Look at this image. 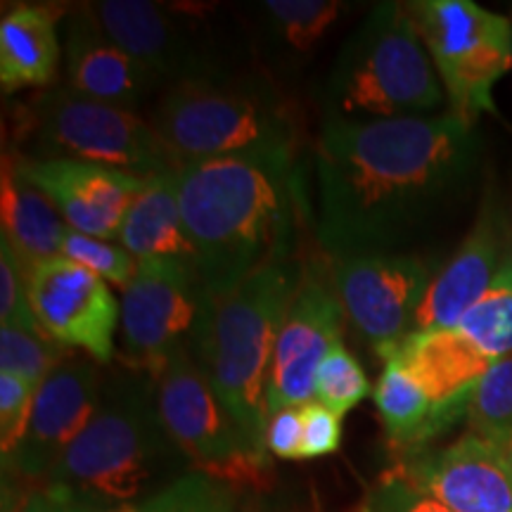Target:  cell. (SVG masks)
Returning a JSON list of instances; mask_svg holds the SVG:
<instances>
[{
	"label": "cell",
	"mask_w": 512,
	"mask_h": 512,
	"mask_svg": "<svg viewBox=\"0 0 512 512\" xmlns=\"http://www.w3.org/2000/svg\"><path fill=\"white\" fill-rule=\"evenodd\" d=\"M316 240L330 259L406 254L470 195L482 166L477 124L434 117L325 119L316 150Z\"/></svg>",
	"instance_id": "1"
},
{
	"label": "cell",
	"mask_w": 512,
	"mask_h": 512,
	"mask_svg": "<svg viewBox=\"0 0 512 512\" xmlns=\"http://www.w3.org/2000/svg\"><path fill=\"white\" fill-rule=\"evenodd\" d=\"M197 271L219 299L268 266L290 264L302 223L297 159L221 157L176 171Z\"/></svg>",
	"instance_id": "2"
},
{
	"label": "cell",
	"mask_w": 512,
	"mask_h": 512,
	"mask_svg": "<svg viewBox=\"0 0 512 512\" xmlns=\"http://www.w3.org/2000/svg\"><path fill=\"white\" fill-rule=\"evenodd\" d=\"M185 460L166 432L157 401L155 377H131L117 382L98 411L67 448L48 479L62 494L119 510L136 501L166 472Z\"/></svg>",
	"instance_id": "3"
},
{
	"label": "cell",
	"mask_w": 512,
	"mask_h": 512,
	"mask_svg": "<svg viewBox=\"0 0 512 512\" xmlns=\"http://www.w3.org/2000/svg\"><path fill=\"white\" fill-rule=\"evenodd\" d=\"M446 93L406 3H377L339 48L323 86L325 119L434 117Z\"/></svg>",
	"instance_id": "4"
},
{
	"label": "cell",
	"mask_w": 512,
	"mask_h": 512,
	"mask_svg": "<svg viewBox=\"0 0 512 512\" xmlns=\"http://www.w3.org/2000/svg\"><path fill=\"white\" fill-rule=\"evenodd\" d=\"M152 128L178 162L221 157L297 159L302 143L294 105L271 83L226 76L166 88L152 110Z\"/></svg>",
	"instance_id": "5"
},
{
	"label": "cell",
	"mask_w": 512,
	"mask_h": 512,
	"mask_svg": "<svg viewBox=\"0 0 512 512\" xmlns=\"http://www.w3.org/2000/svg\"><path fill=\"white\" fill-rule=\"evenodd\" d=\"M299 278L302 268L294 261L268 266L216 299L207 342L197 358L247 446L264 458L268 373Z\"/></svg>",
	"instance_id": "6"
},
{
	"label": "cell",
	"mask_w": 512,
	"mask_h": 512,
	"mask_svg": "<svg viewBox=\"0 0 512 512\" xmlns=\"http://www.w3.org/2000/svg\"><path fill=\"white\" fill-rule=\"evenodd\" d=\"M432 57L448 110L470 124L498 114L494 88L512 69V19L472 0L406 3Z\"/></svg>",
	"instance_id": "7"
},
{
	"label": "cell",
	"mask_w": 512,
	"mask_h": 512,
	"mask_svg": "<svg viewBox=\"0 0 512 512\" xmlns=\"http://www.w3.org/2000/svg\"><path fill=\"white\" fill-rule=\"evenodd\" d=\"M29 121L38 159H74L145 178L178 171L150 121L124 107L83 98L69 86L38 95Z\"/></svg>",
	"instance_id": "8"
},
{
	"label": "cell",
	"mask_w": 512,
	"mask_h": 512,
	"mask_svg": "<svg viewBox=\"0 0 512 512\" xmlns=\"http://www.w3.org/2000/svg\"><path fill=\"white\" fill-rule=\"evenodd\" d=\"M216 299L200 271L183 261H138L121 302V342L128 366L155 377L171 358H200Z\"/></svg>",
	"instance_id": "9"
},
{
	"label": "cell",
	"mask_w": 512,
	"mask_h": 512,
	"mask_svg": "<svg viewBox=\"0 0 512 512\" xmlns=\"http://www.w3.org/2000/svg\"><path fill=\"white\" fill-rule=\"evenodd\" d=\"M162 422L185 460L230 489H261L271 479V463L247 446L209 377L190 354L171 358L157 380Z\"/></svg>",
	"instance_id": "10"
},
{
	"label": "cell",
	"mask_w": 512,
	"mask_h": 512,
	"mask_svg": "<svg viewBox=\"0 0 512 512\" xmlns=\"http://www.w3.org/2000/svg\"><path fill=\"white\" fill-rule=\"evenodd\" d=\"M332 283L342 309L384 358L415 330V316L434 273L415 254H366L332 259Z\"/></svg>",
	"instance_id": "11"
},
{
	"label": "cell",
	"mask_w": 512,
	"mask_h": 512,
	"mask_svg": "<svg viewBox=\"0 0 512 512\" xmlns=\"http://www.w3.org/2000/svg\"><path fill=\"white\" fill-rule=\"evenodd\" d=\"M344 318L347 313L332 275H325L313 264L302 268V278L275 339L266 392L268 415L313 401L320 363L342 342Z\"/></svg>",
	"instance_id": "12"
},
{
	"label": "cell",
	"mask_w": 512,
	"mask_h": 512,
	"mask_svg": "<svg viewBox=\"0 0 512 512\" xmlns=\"http://www.w3.org/2000/svg\"><path fill=\"white\" fill-rule=\"evenodd\" d=\"M91 10L105 34L155 76L159 86L233 76L216 48L178 10L147 0H105Z\"/></svg>",
	"instance_id": "13"
},
{
	"label": "cell",
	"mask_w": 512,
	"mask_h": 512,
	"mask_svg": "<svg viewBox=\"0 0 512 512\" xmlns=\"http://www.w3.org/2000/svg\"><path fill=\"white\" fill-rule=\"evenodd\" d=\"M31 311L50 339L64 349L86 351L95 363H110L121 309L105 280L67 256L29 271Z\"/></svg>",
	"instance_id": "14"
},
{
	"label": "cell",
	"mask_w": 512,
	"mask_h": 512,
	"mask_svg": "<svg viewBox=\"0 0 512 512\" xmlns=\"http://www.w3.org/2000/svg\"><path fill=\"white\" fill-rule=\"evenodd\" d=\"M17 174L53 202L76 233L117 242L121 223L150 176L74 159L12 157Z\"/></svg>",
	"instance_id": "15"
},
{
	"label": "cell",
	"mask_w": 512,
	"mask_h": 512,
	"mask_svg": "<svg viewBox=\"0 0 512 512\" xmlns=\"http://www.w3.org/2000/svg\"><path fill=\"white\" fill-rule=\"evenodd\" d=\"M100 389L95 361L69 358L36 389L22 444L3 467L24 482L50 479L67 448L79 439L98 411Z\"/></svg>",
	"instance_id": "16"
},
{
	"label": "cell",
	"mask_w": 512,
	"mask_h": 512,
	"mask_svg": "<svg viewBox=\"0 0 512 512\" xmlns=\"http://www.w3.org/2000/svg\"><path fill=\"white\" fill-rule=\"evenodd\" d=\"M394 472L453 512H512V472L479 434L467 432L437 451L413 453Z\"/></svg>",
	"instance_id": "17"
},
{
	"label": "cell",
	"mask_w": 512,
	"mask_h": 512,
	"mask_svg": "<svg viewBox=\"0 0 512 512\" xmlns=\"http://www.w3.org/2000/svg\"><path fill=\"white\" fill-rule=\"evenodd\" d=\"M503 252L505 230L501 216L491 204H486L446 266L434 273L415 316L413 332L458 328L460 318L479 302V297L489 290L496 275L510 261V254Z\"/></svg>",
	"instance_id": "18"
},
{
	"label": "cell",
	"mask_w": 512,
	"mask_h": 512,
	"mask_svg": "<svg viewBox=\"0 0 512 512\" xmlns=\"http://www.w3.org/2000/svg\"><path fill=\"white\" fill-rule=\"evenodd\" d=\"M64 69L74 93L131 112L159 88L155 76L105 34L91 8L76 10L67 19Z\"/></svg>",
	"instance_id": "19"
},
{
	"label": "cell",
	"mask_w": 512,
	"mask_h": 512,
	"mask_svg": "<svg viewBox=\"0 0 512 512\" xmlns=\"http://www.w3.org/2000/svg\"><path fill=\"white\" fill-rule=\"evenodd\" d=\"M389 356L399 358L437 406H470L479 380L496 363L458 328L411 332Z\"/></svg>",
	"instance_id": "20"
},
{
	"label": "cell",
	"mask_w": 512,
	"mask_h": 512,
	"mask_svg": "<svg viewBox=\"0 0 512 512\" xmlns=\"http://www.w3.org/2000/svg\"><path fill=\"white\" fill-rule=\"evenodd\" d=\"M117 245L138 261H183L197 268V254L178 204L176 171L147 178L121 223Z\"/></svg>",
	"instance_id": "21"
},
{
	"label": "cell",
	"mask_w": 512,
	"mask_h": 512,
	"mask_svg": "<svg viewBox=\"0 0 512 512\" xmlns=\"http://www.w3.org/2000/svg\"><path fill=\"white\" fill-rule=\"evenodd\" d=\"M373 399L389 441L411 453H420L458 420H467L470 411V406H437L394 356L384 358Z\"/></svg>",
	"instance_id": "22"
},
{
	"label": "cell",
	"mask_w": 512,
	"mask_h": 512,
	"mask_svg": "<svg viewBox=\"0 0 512 512\" xmlns=\"http://www.w3.org/2000/svg\"><path fill=\"white\" fill-rule=\"evenodd\" d=\"M60 38L50 10L19 5L0 22V86L3 93L46 88L60 67Z\"/></svg>",
	"instance_id": "23"
},
{
	"label": "cell",
	"mask_w": 512,
	"mask_h": 512,
	"mask_svg": "<svg viewBox=\"0 0 512 512\" xmlns=\"http://www.w3.org/2000/svg\"><path fill=\"white\" fill-rule=\"evenodd\" d=\"M0 223L3 238L10 242L19 259L31 268L62 254V242L69 226L53 202L17 174L12 159L5 157L0 183Z\"/></svg>",
	"instance_id": "24"
},
{
	"label": "cell",
	"mask_w": 512,
	"mask_h": 512,
	"mask_svg": "<svg viewBox=\"0 0 512 512\" xmlns=\"http://www.w3.org/2000/svg\"><path fill=\"white\" fill-rule=\"evenodd\" d=\"M259 8L275 57L299 62L325 41L347 5L337 0H266Z\"/></svg>",
	"instance_id": "25"
},
{
	"label": "cell",
	"mask_w": 512,
	"mask_h": 512,
	"mask_svg": "<svg viewBox=\"0 0 512 512\" xmlns=\"http://www.w3.org/2000/svg\"><path fill=\"white\" fill-rule=\"evenodd\" d=\"M463 332L494 361L512 356V266L510 261L496 275L479 302L460 318Z\"/></svg>",
	"instance_id": "26"
},
{
	"label": "cell",
	"mask_w": 512,
	"mask_h": 512,
	"mask_svg": "<svg viewBox=\"0 0 512 512\" xmlns=\"http://www.w3.org/2000/svg\"><path fill=\"white\" fill-rule=\"evenodd\" d=\"M67 361L64 347L43 330H24L3 325L0 328V373L22 377L41 387L43 380Z\"/></svg>",
	"instance_id": "27"
},
{
	"label": "cell",
	"mask_w": 512,
	"mask_h": 512,
	"mask_svg": "<svg viewBox=\"0 0 512 512\" xmlns=\"http://www.w3.org/2000/svg\"><path fill=\"white\" fill-rule=\"evenodd\" d=\"M370 392H373V387H370L366 370L342 342H337L320 363L316 377V401L330 408L339 418H344L349 411H354L358 403L366 401Z\"/></svg>",
	"instance_id": "28"
},
{
	"label": "cell",
	"mask_w": 512,
	"mask_h": 512,
	"mask_svg": "<svg viewBox=\"0 0 512 512\" xmlns=\"http://www.w3.org/2000/svg\"><path fill=\"white\" fill-rule=\"evenodd\" d=\"M467 427L484 439H496L512 427V356L491 366L472 394Z\"/></svg>",
	"instance_id": "29"
},
{
	"label": "cell",
	"mask_w": 512,
	"mask_h": 512,
	"mask_svg": "<svg viewBox=\"0 0 512 512\" xmlns=\"http://www.w3.org/2000/svg\"><path fill=\"white\" fill-rule=\"evenodd\" d=\"M238 498L230 486L202 472H185L147 498L143 512H233Z\"/></svg>",
	"instance_id": "30"
},
{
	"label": "cell",
	"mask_w": 512,
	"mask_h": 512,
	"mask_svg": "<svg viewBox=\"0 0 512 512\" xmlns=\"http://www.w3.org/2000/svg\"><path fill=\"white\" fill-rule=\"evenodd\" d=\"M76 264L86 266L88 271L100 275L105 283H112L126 290L128 283L133 280L138 268V259L126 252L121 245H114L110 240L91 238V235L76 233L69 228L62 242V254Z\"/></svg>",
	"instance_id": "31"
},
{
	"label": "cell",
	"mask_w": 512,
	"mask_h": 512,
	"mask_svg": "<svg viewBox=\"0 0 512 512\" xmlns=\"http://www.w3.org/2000/svg\"><path fill=\"white\" fill-rule=\"evenodd\" d=\"M0 320L12 328L41 330L29 302V268L5 238H0Z\"/></svg>",
	"instance_id": "32"
},
{
	"label": "cell",
	"mask_w": 512,
	"mask_h": 512,
	"mask_svg": "<svg viewBox=\"0 0 512 512\" xmlns=\"http://www.w3.org/2000/svg\"><path fill=\"white\" fill-rule=\"evenodd\" d=\"M36 389L38 387L22 377L0 373V453H3V463L10 460L27 434Z\"/></svg>",
	"instance_id": "33"
},
{
	"label": "cell",
	"mask_w": 512,
	"mask_h": 512,
	"mask_svg": "<svg viewBox=\"0 0 512 512\" xmlns=\"http://www.w3.org/2000/svg\"><path fill=\"white\" fill-rule=\"evenodd\" d=\"M363 512H453L441 505L437 498L427 496L418 486L403 479L399 472H389L380 484L370 491Z\"/></svg>",
	"instance_id": "34"
},
{
	"label": "cell",
	"mask_w": 512,
	"mask_h": 512,
	"mask_svg": "<svg viewBox=\"0 0 512 512\" xmlns=\"http://www.w3.org/2000/svg\"><path fill=\"white\" fill-rule=\"evenodd\" d=\"M302 418V458H323L335 453L339 444H342V418L318 401L306 403L302 408Z\"/></svg>",
	"instance_id": "35"
},
{
	"label": "cell",
	"mask_w": 512,
	"mask_h": 512,
	"mask_svg": "<svg viewBox=\"0 0 512 512\" xmlns=\"http://www.w3.org/2000/svg\"><path fill=\"white\" fill-rule=\"evenodd\" d=\"M302 408L292 406L268 415V430H266L268 456H275L280 460H302V441H304Z\"/></svg>",
	"instance_id": "36"
},
{
	"label": "cell",
	"mask_w": 512,
	"mask_h": 512,
	"mask_svg": "<svg viewBox=\"0 0 512 512\" xmlns=\"http://www.w3.org/2000/svg\"><path fill=\"white\" fill-rule=\"evenodd\" d=\"M3 512H62V501L48 486L43 491H24L3 498Z\"/></svg>",
	"instance_id": "37"
},
{
	"label": "cell",
	"mask_w": 512,
	"mask_h": 512,
	"mask_svg": "<svg viewBox=\"0 0 512 512\" xmlns=\"http://www.w3.org/2000/svg\"><path fill=\"white\" fill-rule=\"evenodd\" d=\"M48 489H50V486H48ZM50 491H55V489H50ZM55 494L60 496V501H62V512H110V510L98 508V505L83 503V501H79V498L62 494V491H55Z\"/></svg>",
	"instance_id": "38"
},
{
	"label": "cell",
	"mask_w": 512,
	"mask_h": 512,
	"mask_svg": "<svg viewBox=\"0 0 512 512\" xmlns=\"http://www.w3.org/2000/svg\"><path fill=\"white\" fill-rule=\"evenodd\" d=\"M491 444L496 446V451L501 453V458H503V463L508 465V470L512 472V427L508 432H503L501 437H496V439H491Z\"/></svg>",
	"instance_id": "39"
},
{
	"label": "cell",
	"mask_w": 512,
	"mask_h": 512,
	"mask_svg": "<svg viewBox=\"0 0 512 512\" xmlns=\"http://www.w3.org/2000/svg\"><path fill=\"white\" fill-rule=\"evenodd\" d=\"M233 512H259L254 508V505H242V508H235Z\"/></svg>",
	"instance_id": "40"
},
{
	"label": "cell",
	"mask_w": 512,
	"mask_h": 512,
	"mask_svg": "<svg viewBox=\"0 0 512 512\" xmlns=\"http://www.w3.org/2000/svg\"><path fill=\"white\" fill-rule=\"evenodd\" d=\"M112 512H143L140 508H119V510H112Z\"/></svg>",
	"instance_id": "41"
},
{
	"label": "cell",
	"mask_w": 512,
	"mask_h": 512,
	"mask_svg": "<svg viewBox=\"0 0 512 512\" xmlns=\"http://www.w3.org/2000/svg\"><path fill=\"white\" fill-rule=\"evenodd\" d=\"M510 266H512V242H510Z\"/></svg>",
	"instance_id": "42"
},
{
	"label": "cell",
	"mask_w": 512,
	"mask_h": 512,
	"mask_svg": "<svg viewBox=\"0 0 512 512\" xmlns=\"http://www.w3.org/2000/svg\"><path fill=\"white\" fill-rule=\"evenodd\" d=\"M510 19H512V17H510Z\"/></svg>",
	"instance_id": "43"
}]
</instances>
